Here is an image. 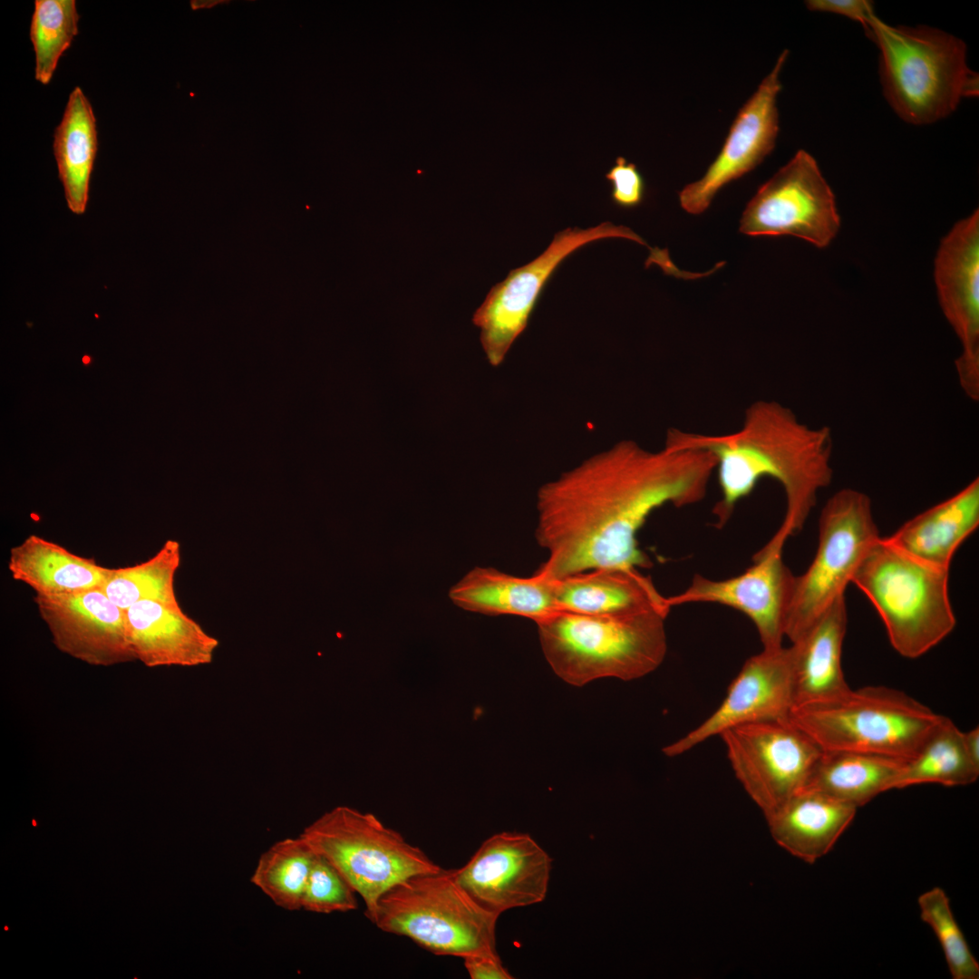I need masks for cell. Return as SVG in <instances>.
Instances as JSON below:
<instances>
[{
	"instance_id": "cell-1",
	"label": "cell",
	"mask_w": 979,
	"mask_h": 979,
	"mask_svg": "<svg viewBox=\"0 0 979 979\" xmlns=\"http://www.w3.org/2000/svg\"><path fill=\"white\" fill-rule=\"evenodd\" d=\"M715 467L710 451L666 439L657 451L622 440L589 456L537 492L535 538L548 557L533 574L649 567L639 530L658 509L703 500Z\"/></svg>"
},
{
	"instance_id": "cell-2",
	"label": "cell",
	"mask_w": 979,
	"mask_h": 979,
	"mask_svg": "<svg viewBox=\"0 0 979 979\" xmlns=\"http://www.w3.org/2000/svg\"><path fill=\"white\" fill-rule=\"evenodd\" d=\"M667 434L682 445L705 449L714 455L721 496L712 514L720 528L761 479L771 478L781 486L786 501L779 529L789 538L796 535L815 507L819 492L833 478L830 428L809 426L776 401L752 402L742 426L731 433L708 435L670 429Z\"/></svg>"
},
{
	"instance_id": "cell-3",
	"label": "cell",
	"mask_w": 979,
	"mask_h": 979,
	"mask_svg": "<svg viewBox=\"0 0 979 979\" xmlns=\"http://www.w3.org/2000/svg\"><path fill=\"white\" fill-rule=\"evenodd\" d=\"M669 611L651 607L590 615L557 610L536 624L553 671L565 682L582 686L603 677L634 680L659 667L667 652Z\"/></svg>"
},
{
	"instance_id": "cell-4",
	"label": "cell",
	"mask_w": 979,
	"mask_h": 979,
	"mask_svg": "<svg viewBox=\"0 0 979 979\" xmlns=\"http://www.w3.org/2000/svg\"><path fill=\"white\" fill-rule=\"evenodd\" d=\"M865 32L880 52L885 98L903 121L934 123L964 98L978 96V74L967 65L965 44L955 35L929 26H892L877 15Z\"/></svg>"
},
{
	"instance_id": "cell-5",
	"label": "cell",
	"mask_w": 979,
	"mask_h": 979,
	"mask_svg": "<svg viewBox=\"0 0 979 979\" xmlns=\"http://www.w3.org/2000/svg\"><path fill=\"white\" fill-rule=\"evenodd\" d=\"M948 579L949 569L921 561L879 537L851 583L876 608L893 648L904 657L916 658L956 625Z\"/></svg>"
},
{
	"instance_id": "cell-6",
	"label": "cell",
	"mask_w": 979,
	"mask_h": 979,
	"mask_svg": "<svg viewBox=\"0 0 979 979\" xmlns=\"http://www.w3.org/2000/svg\"><path fill=\"white\" fill-rule=\"evenodd\" d=\"M943 717L904 692L867 686L794 705L788 720L822 751L872 753L906 761Z\"/></svg>"
},
{
	"instance_id": "cell-7",
	"label": "cell",
	"mask_w": 979,
	"mask_h": 979,
	"mask_svg": "<svg viewBox=\"0 0 979 979\" xmlns=\"http://www.w3.org/2000/svg\"><path fill=\"white\" fill-rule=\"evenodd\" d=\"M499 916L478 905L453 869L412 875L390 887L368 918L379 929L405 936L439 955L463 958L496 951Z\"/></svg>"
},
{
	"instance_id": "cell-8",
	"label": "cell",
	"mask_w": 979,
	"mask_h": 979,
	"mask_svg": "<svg viewBox=\"0 0 979 979\" xmlns=\"http://www.w3.org/2000/svg\"><path fill=\"white\" fill-rule=\"evenodd\" d=\"M300 836L362 897L367 918L380 897L393 885L441 868L373 814L347 806L325 812Z\"/></svg>"
},
{
	"instance_id": "cell-9",
	"label": "cell",
	"mask_w": 979,
	"mask_h": 979,
	"mask_svg": "<svg viewBox=\"0 0 979 979\" xmlns=\"http://www.w3.org/2000/svg\"><path fill=\"white\" fill-rule=\"evenodd\" d=\"M869 497L854 489L833 494L821 509L816 554L796 576L784 623V636L800 639L838 597L879 538Z\"/></svg>"
},
{
	"instance_id": "cell-10",
	"label": "cell",
	"mask_w": 979,
	"mask_h": 979,
	"mask_svg": "<svg viewBox=\"0 0 979 979\" xmlns=\"http://www.w3.org/2000/svg\"><path fill=\"white\" fill-rule=\"evenodd\" d=\"M720 736L736 778L765 818L804 788L822 753L788 719L735 726Z\"/></svg>"
},
{
	"instance_id": "cell-11",
	"label": "cell",
	"mask_w": 979,
	"mask_h": 979,
	"mask_svg": "<svg viewBox=\"0 0 979 979\" xmlns=\"http://www.w3.org/2000/svg\"><path fill=\"white\" fill-rule=\"evenodd\" d=\"M608 237L627 238L647 246L631 228L609 221L588 228H568L557 232L540 256L512 269L503 281L491 287L475 311L472 323L480 328V344L492 366L502 363L527 327L544 286L562 261L579 247Z\"/></svg>"
},
{
	"instance_id": "cell-12",
	"label": "cell",
	"mask_w": 979,
	"mask_h": 979,
	"mask_svg": "<svg viewBox=\"0 0 979 979\" xmlns=\"http://www.w3.org/2000/svg\"><path fill=\"white\" fill-rule=\"evenodd\" d=\"M839 227L831 188L815 159L800 150L748 202L740 231L751 237L793 236L824 248Z\"/></svg>"
},
{
	"instance_id": "cell-13",
	"label": "cell",
	"mask_w": 979,
	"mask_h": 979,
	"mask_svg": "<svg viewBox=\"0 0 979 979\" xmlns=\"http://www.w3.org/2000/svg\"><path fill=\"white\" fill-rule=\"evenodd\" d=\"M789 537L777 530L742 573L725 579L696 574L681 593L666 597L670 607L719 604L745 615L755 625L763 648L782 646L784 623L795 577L782 553Z\"/></svg>"
},
{
	"instance_id": "cell-14",
	"label": "cell",
	"mask_w": 979,
	"mask_h": 979,
	"mask_svg": "<svg viewBox=\"0 0 979 979\" xmlns=\"http://www.w3.org/2000/svg\"><path fill=\"white\" fill-rule=\"evenodd\" d=\"M551 863L548 854L529 835L504 831L488 838L453 874L478 905L500 916L545 899Z\"/></svg>"
},
{
	"instance_id": "cell-15",
	"label": "cell",
	"mask_w": 979,
	"mask_h": 979,
	"mask_svg": "<svg viewBox=\"0 0 979 979\" xmlns=\"http://www.w3.org/2000/svg\"><path fill=\"white\" fill-rule=\"evenodd\" d=\"M935 280L943 313L962 352L955 361L959 384L979 400V210L958 221L941 240Z\"/></svg>"
},
{
	"instance_id": "cell-16",
	"label": "cell",
	"mask_w": 979,
	"mask_h": 979,
	"mask_svg": "<svg viewBox=\"0 0 979 979\" xmlns=\"http://www.w3.org/2000/svg\"><path fill=\"white\" fill-rule=\"evenodd\" d=\"M787 49L779 55L772 70L739 110L723 145L699 179L679 193L681 207L699 215L711 205L725 185L755 169L773 150L779 134L777 97L781 90L780 73Z\"/></svg>"
},
{
	"instance_id": "cell-17",
	"label": "cell",
	"mask_w": 979,
	"mask_h": 979,
	"mask_svg": "<svg viewBox=\"0 0 979 979\" xmlns=\"http://www.w3.org/2000/svg\"><path fill=\"white\" fill-rule=\"evenodd\" d=\"M792 646L763 648L746 660L718 708L682 738L663 749L679 756L712 736L751 722L785 720L794 704Z\"/></svg>"
},
{
	"instance_id": "cell-18",
	"label": "cell",
	"mask_w": 979,
	"mask_h": 979,
	"mask_svg": "<svg viewBox=\"0 0 979 979\" xmlns=\"http://www.w3.org/2000/svg\"><path fill=\"white\" fill-rule=\"evenodd\" d=\"M40 617L62 653L92 666L135 661L125 625V610L102 588L73 594L35 595Z\"/></svg>"
},
{
	"instance_id": "cell-19",
	"label": "cell",
	"mask_w": 979,
	"mask_h": 979,
	"mask_svg": "<svg viewBox=\"0 0 979 979\" xmlns=\"http://www.w3.org/2000/svg\"><path fill=\"white\" fill-rule=\"evenodd\" d=\"M125 625L135 659L150 668L208 664L218 646L179 603L140 601L125 610Z\"/></svg>"
},
{
	"instance_id": "cell-20",
	"label": "cell",
	"mask_w": 979,
	"mask_h": 979,
	"mask_svg": "<svg viewBox=\"0 0 979 979\" xmlns=\"http://www.w3.org/2000/svg\"><path fill=\"white\" fill-rule=\"evenodd\" d=\"M979 525V479L904 523L887 539L906 554L949 569L955 553Z\"/></svg>"
},
{
	"instance_id": "cell-21",
	"label": "cell",
	"mask_w": 979,
	"mask_h": 979,
	"mask_svg": "<svg viewBox=\"0 0 979 979\" xmlns=\"http://www.w3.org/2000/svg\"><path fill=\"white\" fill-rule=\"evenodd\" d=\"M857 809L818 791L802 789L766 819L780 847L807 863H814L833 848Z\"/></svg>"
},
{
	"instance_id": "cell-22",
	"label": "cell",
	"mask_w": 979,
	"mask_h": 979,
	"mask_svg": "<svg viewBox=\"0 0 979 979\" xmlns=\"http://www.w3.org/2000/svg\"><path fill=\"white\" fill-rule=\"evenodd\" d=\"M454 605L486 616L511 615L535 623L558 610L554 582L532 574L517 577L475 567L449 591Z\"/></svg>"
},
{
	"instance_id": "cell-23",
	"label": "cell",
	"mask_w": 979,
	"mask_h": 979,
	"mask_svg": "<svg viewBox=\"0 0 979 979\" xmlns=\"http://www.w3.org/2000/svg\"><path fill=\"white\" fill-rule=\"evenodd\" d=\"M847 621L846 598L842 596L800 639L791 643L793 706L827 699L849 688L841 665Z\"/></svg>"
},
{
	"instance_id": "cell-24",
	"label": "cell",
	"mask_w": 979,
	"mask_h": 979,
	"mask_svg": "<svg viewBox=\"0 0 979 979\" xmlns=\"http://www.w3.org/2000/svg\"><path fill=\"white\" fill-rule=\"evenodd\" d=\"M558 610L590 615L671 607L639 569L599 568L553 581Z\"/></svg>"
},
{
	"instance_id": "cell-25",
	"label": "cell",
	"mask_w": 979,
	"mask_h": 979,
	"mask_svg": "<svg viewBox=\"0 0 979 979\" xmlns=\"http://www.w3.org/2000/svg\"><path fill=\"white\" fill-rule=\"evenodd\" d=\"M7 568L15 580L43 596L101 588L112 571L34 534L10 549Z\"/></svg>"
},
{
	"instance_id": "cell-26",
	"label": "cell",
	"mask_w": 979,
	"mask_h": 979,
	"mask_svg": "<svg viewBox=\"0 0 979 979\" xmlns=\"http://www.w3.org/2000/svg\"><path fill=\"white\" fill-rule=\"evenodd\" d=\"M905 762L878 754L822 751L803 789L858 809L892 790Z\"/></svg>"
},
{
	"instance_id": "cell-27",
	"label": "cell",
	"mask_w": 979,
	"mask_h": 979,
	"mask_svg": "<svg viewBox=\"0 0 979 979\" xmlns=\"http://www.w3.org/2000/svg\"><path fill=\"white\" fill-rule=\"evenodd\" d=\"M98 150L96 120L92 107L80 87H75L53 134V154L69 209L85 212L89 184Z\"/></svg>"
},
{
	"instance_id": "cell-28",
	"label": "cell",
	"mask_w": 979,
	"mask_h": 979,
	"mask_svg": "<svg viewBox=\"0 0 979 979\" xmlns=\"http://www.w3.org/2000/svg\"><path fill=\"white\" fill-rule=\"evenodd\" d=\"M978 776L979 768L965 753L963 732L944 716L916 753L904 763L892 790L922 783L963 786L974 782Z\"/></svg>"
},
{
	"instance_id": "cell-29",
	"label": "cell",
	"mask_w": 979,
	"mask_h": 979,
	"mask_svg": "<svg viewBox=\"0 0 979 979\" xmlns=\"http://www.w3.org/2000/svg\"><path fill=\"white\" fill-rule=\"evenodd\" d=\"M316 853L299 835L286 838L264 851L250 878L276 906L301 909L304 890Z\"/></svg>"
},
{
	"instance_id": "cell-30",
	"label": "cell",
	"mask_w": 979,
	"mask_h": 979,
	"mask_svg": "<svg viewBox=\"0 0 979 979\" xmlns=\"http://www.w3.org/2000/svg\"><path fill=\"white\" fill-rule=\"evenodd\" d=\"M179 565L180 545L168 539L149 559L134 566L112 568L101 588L123 610L143 600L178 604L174 579Z\"/></svg>"
},
{
	"instance_id": "cell-31",
	"label": "cell",
	"mask_w": 979,
	"mask_h": 979,
	"mask_svg": "<svg viewBox=\"0 0 979 979\" xmlns=\"http://www.w3.org/2000/svg\"><path fill=\"white\" fill-rule=\"evenodd\" d=\"M79 14L74 0H35L30 39L35 54L34 78L48 84L60 57L78 34Z\"/></svg>"
},
{
	"instance_id": "cell-32",
	"label": "cell",
	"mask_w": 979,
	"mask_h": 979,
	"mask_svg": "<svg viewBox=\"0 0 979 979\" xmlns=\"http://www.w3.org/2000/svg\"><path fill=\"white\" fill-rule=\"evenodd\" d=\"M920 916L936 935L954 979H978L979 964L953 916L949 898L940 887L918 897Z\"/></svg>"
},
{
	"instance_id": "cell-33",
	"label": "cell",
	"mask_w": 979,
	"mask_h": 979,
	"mask_svg": "<svg viewBox=\"0 0 979 979\" xmlns=\"http://www.w3.org/2000/svg\"><path fill=\"white\" fill-rule=\"evenodd\" d=\"M356 892L325 858L316 854L304 890L301 909L317 914L357 909Z\"/></svg>"
},
{
	"instance_id": "cell-34",
	"label": "cell",
	"mask_w": 979,
	"mask_h": 979,
	"mask_svg": "<svg viewBox=\"0 0 979 979\" xmlns=\"http://www.w3.org/2000/svg\"><path fill=\"white\" fill-rule=\"evenodd\" d=\"M605 177L611 184V199L616 206L633 208L643 202L645 183L635 163L618 156Z\"/></svg>"
},
{
	"instance_id": "cell-35",
	"label": "cell",
	"mask_w": 979,
	"mask_h": 979,
	"mask_svg": "<svg viewBox=\"0 0 979 979\" xmlns=\"http://www.w3.org/2000/svg\"><path fill=\"white\" fill-rule=\"evenodd\" d=\"M805 4L810 11L832 13L860 23L864 30L876 15L872 2L866 0H808Z\"/></svg>"
},
{
	"instance_id": "cell-36",
	"label": "cell",
	"mask_w": 979,
	"mask_h": 979,
	"mask_svg": "<svg viewBox=\"0 0 979 979\" xmlns=\"http://www.w3.org/2000/svg\"><path fill=\"white\" fill-rule=\"evenodd\" d=\"M471 979H511L498 953L471 955L462 958Z\"/></svg>"
},
{
	"instance_id": "cell-37",
	"label": "cell",
	"mask_w": 979,
	"mask_h": 979,
	"mask_svg": "<svg viewBox=\"0 0 979 979\" xmlns=\"http://www.w3.org/2000/svg\"><path fill=\"white\" fill-rule=\"evenodd\" d=\"M963 742L968 759L979 768V728L975 727L963 732Z\"/></svg>"
},
{
	"instance_id": "cell-38",
	"label": "cell",
	"mask_w": 979,
	"mask_h": 979,
	"mask_svg": "<svg viewBox=\"0 0 979 979\" xmlns=\"http://www.w3.org/2000/svg\"><path fill=\"white\" fill-rule=\"evenodd\" d=\"M82 361H83V362H84L85 363H89L90 359H89V357H84V358L82 359Z\"/></svg>"
}]
</instances>
